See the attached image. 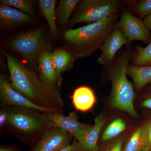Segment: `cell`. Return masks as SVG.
<instances>
[{"label": "cell", "instance_id": "obj_9", "mask_svg": "<svg viewBox=\"0 0 151 151\" xmlns=\"http://www.w3.org/2000/svg\"><path fill=\"white\" fill-rule=\"evenodd\" d=\"M51 122L53 127H59L68 132L72 137L76 138L81 143L86 132L91 127L90 125L82 124L78 121L75 112H71L67 116L63 114L44 113Z\"/></svg>", "mask_w": 151, "mask_h": 151}, {"label": "cell", "instance_id": "obj_27", "mask_svg": "<svg viewBox=\"0 0 151 151\" xmlns=\"http://www.w3.org/2000/svg\"><path fill=\"white\" fill-rule=\"evenodd\" d=\"M58 151H85V150L81 144L78 141H76Z\"/></svg>", "mask_w": 151, "mask_h": 151}, {"label": "cell", "instance_id": "obj_24", "mask_svg": "<svg viewBox=\"0 0 151 151\" xmlns=\"http://www.w3.org/2000/svg\"><path fill=\"white\" fill-rule=\"evenodd\" d=\"M133 10L142 18H145L151 14V0H142L133 6Z\"/></svg>", "mask_w": 151, "mask_h": 151}, {"label": "cell", "instance_id": "obj_19", "mask_svg": "<svg viewBox=\"0 0 151 151\" xmlns=\"http://www.w3.org/2000/svg\"><path fill=\"white\" fill-rule=\"evenodd\" d=\"M80 1L79 0H61L57 9L58 19L60 23L65 24L75 10Z\"/></svg>", "mask_w": 151, "mask_h": 151}, {"label": "cell", "instance_id": "obj_11", "mask_svg": "<svg viewBox=\"0 0 151 151\" xmlns=\"http://www.w3.org/2000/svg\"><path fill=\"white\" fill-rule=\"evenodd\" d=\"M129 43L122 29L115 27L100 47L101 54L98 58L99 64L105 66L110 65L115 59L117 52Z\"/></svg>", "mask_w": 151, "mask_h": 151}, {"label": "cell", "instance_id": "obj_22", "mask_svg": "<svg viewBox=\"0 0 151 151\" xmlns=\"http://www.w3.org/2000/svg\"><path fill=\"white\" fill-rule=\"evenodd\" d=\"M126 127V124L122 119H115L105 129L102 136V140L107 141L115 137L125 131Z\"/></svg>", "mask_w": 151, "mask_h": 151}, {"label": "cell", "instance_id": "obj_14", "mask_svg": "<svg viewBox=\"0 0 151 151\" xmlns=\"http://www.w3.org/2000/svg\"><path fill=\"white\" fill-rule=\"evenodd\" d=\"M72 103L75 109L81 112L91 110L96 103L94 91L87 86H79L74 90L72 96Z\"/></svg>", "mask_w": 151, "mask_h": 151}, {"label": "cell", "instance_id": "obj_5", "mask_svg": "<svg viewBox=\"0 0 151 151\" xmlns=\"http://www.w3.org/2000/svg\"><path fill=\"white\" fill-rule=\"evenodd\" d=\"M5 46L19 55L33 70L37 65L41 55L50 51L52 47L47 35L42 27L33 28L21 32L5 39Z\"/></svg>", "mask_w": 151, "mask_h": 151}, {"label": "cell", "instance_id": "obj_2", "mask_svg": "<svg viewBox=\"0 0 151 151\" xmlns=\"http://www.w3.org/2000/svg\"><path fill=\"white\" fill-rule=\"evenodd\" d=\"M5 115V129L19 140L33 147L53 125L44 113L34 109L3 106Z\"/></svg>", "mask_w": 151, "mask_h": 151}, {"label": "cell", "instance_id": "obj_12", "mask_svg": "<svg viewBox=\"0 0 151 151\" xmlns=\"http://www.w3.org/2000/svg\"><path fill=\"white\" fill-rule=\"evenodd\" d=\"M34 21L33 17L9 6L0 5V27L1 31L9 32Z\"/></svg>", "mask_w": 151, "mask_h": 151}, {"label": "cell", "instance_id": "obj_6", "mask_svg": "<svg viewBox=\"0 0 151 151\" xmlns=\"http://www.w3.org/2000/svg\"><path fill=\"white\" fill-rule=\"evenodd\" d=\"M121 1L118 0H83L78 3L69 21L72 27L81 23L88 24L100 21L108 17L118 14Z\"/></svg>", "mask_w": 151, "mask_h": 151}, {"label": "cell", "instance_id": "obj_26", "mask_svg": "<svg viewBox=\"0 0 151 151\" xmlns=\"http://www.w3.org/2000/svg\"><path fill=\"white\" fill-rule=\"evenodd\" d=\"M123 143V140L119 139L111 143L104 151H122Z\"/></svg>", "mask_w": 151, "mask_h": 151}, {"label": "cell", "instance_id": "obj_31", "mask_svg": "<svg viewBox=\"0 0 151 151\" xmlns=\"http://www.w3.org/2000/svg\"><path fill=\"white\" fill-rule=\"evenodd\" d=\"M148 151H151V150H150Z\"/></svg>", "mask_w": 151, "mask_h": 151}, {"label": "cell", "instance_id": "obj_25", "mask_svg": "<svg viewBox=\"0 0 151 151\" xmlns=\"http://www.w3.org/2000/svg\"><path fill=\"white\" fill-rule=\"evenodd\" d=\"M142 127V137L144 144V151L151 150V120Z\"/></svg>", "mask_w": 151, "mask_h": 151}, {"label": "cell", "instance_id": "obj_1", "mask_svg": "<svg viewBox=\"0 0 151 151\" xmlns=\"http://www.w3.org/2000/svg\"><path fill=\"white\" fill-rule=\"evenodd\" d=\"M6 58L14 88L34 104L63 114L64 103L59 89L46 84L34 70L13 55L2 50Z\"/></svg>", "mask_w": 151, "mask_h": 151}, {"label": "cell", "instance_id": "obj_3", "mask_svg": "<svg viewBox=\"0 0 151 151\" xmlns=\"http://www.w3.org/2000/svg\"><path fill=\"white\" fill-rule=\"evenodd\" d=\"M118 17L119 13L114 14L100 21L66 31L63 37L74 58L90 56L100 49L116 26Z\"/></svg>", "mask_w": 151, "mask_h": 151}, {"label": "cell", "instance_id": "obj_17", "mask_svg": "<svg viewBox=\"0 0 151 151\" xmlns=\"http://www.w3.org/2000/svg\"><path fill=\"white\" fill-rule=\"evenodd\" d=\"M56 0H39V6L42 15L46 20L51 35L56 37L58 30L56 24Z\"/></svg>", "mask_w": 151, "mask_h": 151}, {"label": "cell", "instance_id": "obj_10", "mask_svg": "<svg viewBox=\"0 0 151 151\" xmlns=\"http://www.w3.org/2000/svg\"><path fill=\"white\" fill-rule=\"evenodd\" d=\"M72 136L65 130L54 127L44 135L30 151H58L70 145Z\"/></svg>", "mask_w": 151, "mask_h": 151}, {"label": "cell", "instance_id": "obj_16", "mask_svg": "<svg viewBox=\"0 0 151 151\" xmlns=\"http://www.w3.org/2000/svg\"><path fill=\"white\" fill-rule=\"evenodd\" d=\"M127 74L133 79L136 89L140 90L151 82V65H128Z\"/></svg>", "mask_w": 151, "mask_h": 151}, {"label": "cell", "instance_id": "obj_7", "mask_svg": "<svg viewBox=\"0 0 151 151\" xmlns=\"http://www.w3.org/2000/svg\"><path fill=\"white\" fill-rule=\"evenodd\" d=\"M0 97L3 106L29 108L43 113L60 114L53 109L43 108L34 104L17 92L13 86L11 80L3 74L0 76Z\"/></svg>", "mask_w": 151, "mask_h": 151}, {"label": "cell", "instance_id": "obj_29", "mask_svg": "<svg viewBox=\"0 0 151 151\" xmlns=\"http://www.w3.org/2000/svg\"><path fill=\"white\" fill-rule=\"evenodd\" d=\"M142 105L144 108L151 109V96L144 100L142 103Z\"/></svg>", "mask_w": 151, "mask_h": 151}, {"label": "cell", "instance_id": "obj_8", "mask_svg": "<svg viewBox=\"0 0 151 151\" xmlns=\"http://www.w3.org/2000/svg\"><path fill=\"white\" fill-rule=\"evenodd\" d=\"M116 27L120 28L129 43L139 40L145 43L151 42V34L143 20L134 15L132 12L125 10L122 12Z\"/></svg>", "mask_w": 151, "mask_h": 151}, {"label": "cell", "instance_id": "obj_23", "mask_svg": "<svg viewBox=\"0 0 151 151\" xmlns=\"http://www.w3.org/2000/svg\"><path fill=\"white\" fill-rule=\"evenodd\" d=\"M144 144L142 137V127L138 128L128 140L123 151H143Z\"/></svg>", "mask_w": 151, "mask_h": 151}, {"label": "cell", "instance_id": "obj_18", "mask_svg": "<svg viewBox=\"0 0 151 151\" xmlns=\"http://www.w3.org/2000/svg\"><path fill=\"white\" fill-rule=\"evenodd\" d=\"M51 57L52 65L59 76L60 73L69 68L75 59L70 52L60 49L51 52Z\"/></svg>", "mask_w": 151, "mask_h": 151}, {"label": "cell", "instance_id": "obj_15", "mask_svg": "<svg viewBox=\"0 0 151 151\" xmlns=\"http://www.w3.org/2000/svg\"><path fill=\"white\" fill-rule=\"evenodd\" d=\"M106 122V117L102 113L94 119V124L89 129L80 144L85 151H98L97 142L102 129Z\"/></svg>", "mask_w": 151, "mask_h": 151}, {"label": "cell", "instance_id": "obj_13", "mask_svg": "<svg viewBox=\"0 0 151 151\" xmlns=\"http://www.w3.org/2000/svg\"><path fill=\"white\" fill-rule=\"evenodd\" d=\"M51 53L50 51L44 52L40 56L37 65L38 75L45 83L58 89L60 76L57 73L52 65Z\"/></svg>", "mask_w": 151, "mask_h": 151}, {"label": "cell", "instance_id": "obj_21", "mask_svg": "<svg viewBox=\"0 0 151 151\" xmlns=\"http://www.w3.org/2000/svg\"><path fill=\"white\" fill-rule=\"evenodd\" d=\"M1 4L17 9L33 16L35 14L34 1L31 0H1Z\"/></svg>", "mask_w": 151, "mask_h": 151}, {"label": "cell", "instance_id": "obj_28", "mask_svg": "<svg viewBox=\"0 0 151 151\" xmlns=\"http://www.w3.org/2000/svg\"><path fill=\"white\" fill-rule=\"evenodd\" d=\"M143 22L147 28L150 30H151V14L145 18L143 20Z\"/></svg>", "mask_w": 151, "mask_h": 151}, {"label": "cell", "instance_id": "obj_20", "mask_svg": "<svg viewBox=\"0 0 151 151\" xmlns=\"http://www.w3.org/2000/svg\"><path fill=\"white\" fill-rule=\"evenodd\" d=\"M132 58L134 65H151V42L145 47L137 46Z\"/></svg>", "mask_w": 151, "mask_h": 151}, {"label": "cell", "instance_id": "obj_4", "mask_svg": "<svg viewBox=\"0 0 151 151\" xmlns=\"http://www.w3.org/2000/svg\"><path fill=\"white\" fill-rule=\"evenodd\" d=\"M132 56L130 50H125L108 65L110 66V79L112 84L111 104L113 108L138 117L134 105V86L127 78V68Z\"/></svg>", "mask_w": 151, "mask_h": 151}, {"label": "cell", "instance_id": "obj_30", "mask_svg": "<svg viewBox=\"0 0 151 151\" xmlns=\"http://www.w3.org/2000/svg\"><path fill=\"white\" fill-rule=\"evenodd\" d=\"M0 151H17L14 149L12 148V147L6 146H1L0 148Z\"/></svg>", "mask_w": 151, "mask_h": 151}]
</instances>
